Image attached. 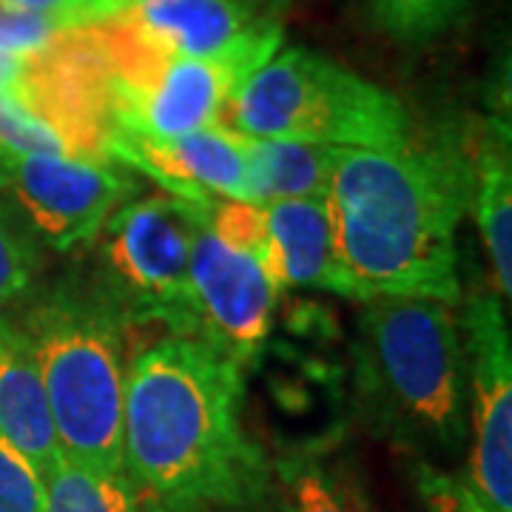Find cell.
<instances>
[{
    "label": "cell",
    "mask_w": 512,
    "mask_h": 512,
    "mask_svg": "<svg viewBox=\"0 0 512 512\" xmlns=\"http://www.w3.org/2000/svg\"><path fill=\"white\" fill-rule=\"evenodd\" d=\"M473 450L467 481L495 512H512V342L498 293H473L464 311Z\"/></svg>",
    "instance_id": "8"
},
{
    "label": "cell",
    "mask_w": 512,
    "mask_h": 512,
    "mask_svg": "<svg viewBox=\"0 0 512 512\" xmlns=\"http://www.w3.org/2000/svg\"><path fill=\"white\" fill-rule=\"evenodd\" d=\"M0 185L37 237L57 251L97 237L131 194V180L114 163L74 154L0 160Z\"/></svg>",
    "instance_id": "7"
},
{
    "label": "cell",
    "mask_w": 512,
    "mask_h": 512,
    "mask_svg": "<svg viewBox=\"0 0 512 512\" xmlns=\"http://www.w3.org/2000/svg\"><path fill=\"white\" fill-rule=\"evenodd\" d=\"M242 367L197 336L143 350L126 379L123 470L143 498L242 510L274 490V470L242 424Z\"/></svg>",
    "instance_id": "1"
},
{
    "label": "cell",
    "mask_w": 512,
    "mask_h": 512,
    "mask_svg": "<svg viewBox=\"0 0 512 512\" xmlns=\"http://www.w3.org/2000/svg\"><path fill=\"white\" fill-rule=\"evenodd\" d=\"M40 256L29 234L0 211V311L32 288Z\"/></svg>",
    "instance_id": "20"
},
{
    "label": "cell",
    "mask_w": 512,
    "mask_h": 512,
    "mask_svg": "<svg viewBox=\"0 0 512 512\" xmlns=\"http://www.w3.org/2000/svg\"><path fill=\"white\" fill-rule=\"evenodd\" d=\"M123 316L103 293L55 288L20 322L35 350L60 453L123 470Z\"/></svg>",
    "instance_id": "4"
},
{
    "label": "cell",
    "mask_w": 512,
    "mask_h": 512,
    "mask_svg": "<svg viewBox=\"0 0 512 512\" xmlns=\"http://www.w3.org/2000/svg\"><path fill=\"white\" fill-rule=\"evenodd\" d=\"M276 512H367L356 490L313 453L276 461Z\"/></svg>",
    "instance_id": "17"
},
{
    "label": "cell",
    "mask_w": 512,
    "mask_h": 512,
    "mask_svg": "<svg viewBox=\"0 0 512 512\" xmlns=\"http://www.w3.org/2000/svg\"><path fill=\"white\" fill-rule=\"evenodd\" d=\"M464 6L467 0H373L379 26L404 43L436 37L464 12Z\"/></svg>",
    "instance_id": "18"
},
{
    "label": "cell",
    "mask_w": 512,
    "mask_h": 512,
    "mask_svg": "<svg viewBox=\"0 0 512 512\" xmlns=\"http://www.w3.org/2000/svg\"><path fill=\"white\" fill-rule=\"evenodd\" d=\"M325 202L345 296L456 305V231L470 211L467 148H336Z\"/></svg>",
    "instance_id": "2"
},
{
    "label": "cell",
    "mask_w": 512,
    "mask_h": 512,
    "mask_svg": "<svg viewBox=\"0 0 512 512\" xmlns=\"http://www.w3.org/2000/svg\"><path fill=\"white\" fill-rule=\"evenodd\" d=\"M220 126L245 137L330 148H402L410 120L393 94L336 60L293 46L276 52L231 97Z\"/></svg>",
    "instance_id": "5"
},
{
    "label": "cell",
    "mask_w": 512,
    "mask_h": 512,
    "mask_svg": "<svg viewBox=\"0 0 512 512\" xmlns=\"http://www.w3.org/2000/svg\"><path fill=\"white\" fill-rule=\"evenodd\" d=\"M103 296L123 319H154L171 336H197L191 291V202L154 194L123 202L100 228Z\"/></svg>",
    "instance_id": "6"
},
{
    "label": "cell",
    "mask_w": 512,
    "mask_h": 512,
    "mask_svg": "<svg viewBox=\"0 0 512 512\" xmlns=\"http://www.w3.org/2000/svg\"><path fill=\"white\" fill-rule=\"evenodd\" d=\"M109 160L140 168L163 183L171 197L208 205L211 200H248L245 143L225 126H208L174 140H151L137 134H114Z\"/></svg>",
    "instance_id": "10"
},
{
    "label": "cell",
    "mask_w": 512,
    "mask_h": 512,
    "mask_svg": "<svg viewBox=\"0 0 512 512\" xmlns=\"http://www.w3.org/2000/svg\"><path fill=\"white\" fill-rule=\"evenodd\" d=\"M0 512H46L43 476L0 439Z\"/></svg>",
    "instance_id": "22"
},
{
    "label": "cell",
    "mask_w": 512,
    "mask_h": 512,
    "mask_svg": "<svg viewBox=\"0 0 512 512\" xmlns=\"http://www.w3.org/2000/svg\"><path fill=\"white\" fill-rule=\"evenodd\" d=\"M248 3H256V6H262V9H274L276 0H248Z\"/></svg>",
    "instance_id": "28"
},
{
    "label": "cell",
    "mask_w": 512,
    "mask_h": 512,
    "mask_svg": "<svg viewBox=\"0 0 512 512\" xmlns=\"http://www.w3.org/2000/svg\"><path fill=\"white\" fill-rule=\"evenodd\" d=\"M245 177L248 200L271 205L282 200H325L336 148L299 140L245 137Z\"/></svg>",
    "instance_id": "15"
},
{
    "label": "cell",
    "mask_w": 512,
    "mask_h": 512,
    "mask_svg": "<svg viewBox=\"0 0 512 512\" xmlns=\"http://www.w3.org/2000/svg\"><path fill=\"white\" fill-rule=\"evenodd\" d=\"M3 6H15L57 20L63 29H83L103 23L117 15L128 0H0Z\"/></svg>",
    "instance_id": "24"
},
{
    "label": "cell",
    "mask_w": 512,
    "mask_h": 512,
    "mask_svg": "<svg viewBox=\"0 0 512 512\" xmlns=\"http://www.w3.org/2000/svg\"><path fill=\"white\" fill-rule=\"evenodd\" d=\"M26 154H69L63 140L18 97L0 94V160Z\"/></svg>",
    "instance_id": "19"
},
{
    "label": "cell",
    "mask_w": 512,
    "mask_h": 512,
    "mask_svg": "<svg viewBox=\"0 0 512 512\" xmlns=\"http://www.w3.org/2000/svg\"><path fill=\"white\" fill-rule=\"evenodd\" d=\"M274 18L248 0H128L103 20L154 57H211Z\"/></svg>",
    "instance_id": "11"
},
{
    "label": "cell",
    "mask_w": 512,
    "mask_h": 512,
    "mask_svg": "<svg viewBox=\"0 0 512 512\" xmlns=\"http://www.w3.org/2000/svg\"><path fill=\"white\" fill-rule=\"evenodd\" d=\"M23 74H26V57L0 52V94L20 97Z\"/></svg>",
    "instance_id": "25"
},
{
    "label": "cell",
    "mask_w": 512,
    "mask_h": 512,
    "mask_svg": "<svg viewBox=\"0 0 512 512\" xmlns=\"http://www.w3.org/2000/svg\"><path fill=\"white\" fill-rule=\"evenodd\" d=\"M60 32L66 29L57 20L0 3V52L6 55H35L46 49Z\"/></svg>",
    "instance_id": "23"
},
{
    "label": "cell",
    "mask_w": 512,
    "mask_h": 512,
    "mask_svg": "<svg viewBox=\"0 0 512 512\" xmlns=\"http://www.w3.org/2000/svg\"><path fill=\"white\" fill-rule=\"evenodd\" d=\"M43 493L46 512H146L126 470H103L63 453L43 473Z\"/></svg>",
    "instance_id": "16"
},
{
    "label": "cell",
    "mask_w": 512,
    "mask_h": 512,
    "mask_svg": "<svg viewBox=\"0 0 512 512\" xmlns=\"http://www.w3.org/2000/svg\"><path fill=\"white\" fill-rule=\"evenodd\" d=\"M146 512H214L211 507H194V504H165V501H151L148 498Z\"/></svg>",
    "instance_id": "26"
},
{
    "label": "cell",
    "mask_w": 512,
    "mask_h": 512,
    "mask_svg": "<svg viewBox=\"0 0 512 512\" xmlns=\"http://www.w3.org/2000/svg\"><path fill=\"white\" fill-rule=\"evenodd\" d=\"M268 254L265 271L279 288H319L345 296L342 274L333 254L328 202L282 200L265 205Z\"/></svg>",
    "instance_id": "13"
},
{
    "label": "cell",
    "mask_w": 512,
    "mask_h": 512,
    "mask_svg": "<svg viewBox=\"0 0 512 512\" xmlns=\"http://www.w3.org/2000/svg\"><path fill=\"white\" fill-rule=\"evenodd\" d=\"M268 498H271V495H268ZM268 498H265V501H268ZM265 501H259V504H254V507H242V510H228V512H276V504L274 507H268Z\"/></svg>",
    "instance_id": "27"
},
{
    "label": "cell",
    "mask_w": 512,
    "mask_h": 512,
    "mask_svg": "<svg viewBox=\"0 0 512 512\" xmlns=\"http://www.w3.org/2000/svg\"><path fill=\"white\" fill-rule=\"evenodd\" d=\"M470 160V208L495 274V293H512V160L507 123H487Z\"/></svg>",
    "instance_id": "14"
},
{
    "label": "cell",
    "mask_w": 512,
    "mask_h": 512,
    "mask_svg": "<svg viewBox=\"0 0 512 512\" xmlns=\"http://www.w3.org/2000/svg\"><path fill=\"white\" fill-rule=\"evenodd\" d=\"M191 291L197 339L222 350L242 370L256 362L271 336L282 288L254 254L222 242L197 217L191 237Z\"/></svg>",
    "instance_id": "9"
},
{
    "label": "cell",
    "mask_w": 512,
    "mask_h": 512,
    "mask_svg": "<svg viewBox=\"0 0 512 512\" xmlns=\"http://www.w3.org/2000/svg\"><path fill=\"white\" fill-rule=\"evenodd\" d=\"M0 439L29 458L43 476L60 456V441L40 379L35 350L18 322L0 313Z\"/></svg>",
    "instance_id": "12"
},
{
    "label": "cell",
    "mask_w": 512,
    "mask_h": 512,
    "mask_svg": "<svg viewBox=\"0 0 512 512\" xmlns=\"http://www.w3.org/2000/svg\"><path fill=\"white\" fill-rule=\"evenodd\" d=\"M413 484L427 512H495L467 478L453 476L430 461H416Z\"/></svg>",
    "instance_id": "21"
},
{
    "label": "cell",
    "mask_w": 512,
    "mask_h": 512,
    "mask_svg": "<svg viewBox=\"0 0 512 512\" xmlns=\"http://www.w3.org/2000/svg\"><path fill=\"white\" fill-rule=\"evenodd\" d=\"M359 387L390 433L433 447L461 444L467 353L453 305L427 296L365 299Z\"/></svg>",
    "instance_id": "3"
}]
</instances>
